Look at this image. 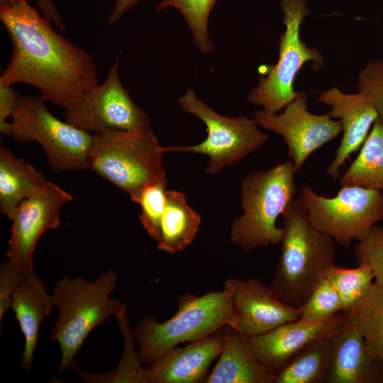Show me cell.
I'll list each match as a JSON object with an SVG mask.
<instances>
[{
    "instance_id": "ac0fdd59",
    "label": "cell",
    "mask_w": 383,
    "mask_h": 383,
    "mask_svg": "<svg viewBox=\"0 0 383 383\" xmlns=\"http://www.w3.org/2000/svg\"><path fill=\"white\" fill-rule=\"evenodd\" d=\"M331 340V360L326 382L383 383V362L371 354L365 339L344 321Z\"/></svg>"
},
{
    "instance_id": "1f68e13d",
    "label": "cell",
    "mask_w": 383,
    "mask_h": 383,
    "mask_svg": "<svg viewBox=\"0 0 383 383\" xmlns=\"http://www.w3.org/2000/svg\"><path fill=\"white\" fill-rule=\"evenodd\" d=\"M357 89L367 95L379 116L383 117V60H372L362 70Z\"/></svg>"
},
{
    "instance_id": "9c48e42d",
    "label": "cell",
    "mask_w": 383,
    "mask_h": 383,
    "mask_svg": "<svg viewBox=\"0 0 383 383\" xmlns=\"http://www.w3.org/2000/svg\"><path fill=\"white\" fill-rule=\"evenodd\" d=\"M286 30L279 39V58L257 86L248 94L249 102L263 107L269 113H276L285 108L301 92L294 89V82L298 72L304 65L313 62V70H320L324 64L321 52L308 46L300 37V27L309 13L306 0H281Z\"/></svg>"
},
{
    "instance_id": "4dcf8cb0",
    "label": "cell",
    "mask_w": 383,
    "mask_h": 383,
    "mask_svg": "<svg viewBox=\"0 0 383 383\" xmlns=\"http://www.w3.org/2000/svg\"><path fill=\"white\" fill-rule=\"evenodd\" d=\"M357 265L365 264L372 271L374 282L383 286V226L375 225L355 246Z\"/></svg>"
},
{
    "instance_id": "5bb4252c",
    "label": "cell",
    "mask_w": 383,
    "mask_h": 383,
    "mask_svg": "<svg viewBox=\"0 0 383 383\" xmlns=\"http://www.w3.org/2000/svg\"><path fill=\"white\" fill-rule=\"evenodd\" d=\"M223 287L231 292V316L228 326L247 338L263 334L301 316V309L282 302L270 285L257 278L245 280L229 277Z\"/></svg>"
},
{
    "instance_id": "d4e9b609",
    "label": "cell",
    "mask_w": 383,
    "mask_h": 383,
    "mask_svg": "<svg viewBox=\"0 0 383 383\" xmlns=\"http://www.w3.org/2000/svg\"><path fill=\"white\" fill-rule=\"evenodd\" d=\"M331 337L317 339L306 345L276 374L275 383L326 382L331 360Z\"/></svg>"
},
{
    "instance_id": "44dd1931",
    "label": "cell",
    "mask_w": 383,
    "mask_h": 383,
    "mask_svg": "<svg viewBox=\"0 0 383 383\" xmlns=\"http://www.w3.org/2000/svg\"><path fill=\"white\" fill-rule=\"evenodd\" d=\"M47 182L37 169L16 157L10 148H0V210L9 219L22 201Z\"/></svg>"
},
{
    "instance_id": "7c38bea8",
    "label": "cell",
    "mask_w": 383,
    "mask_h": 383,
    "mask_svg": "<svg viewBox=\"0 0 383 383\" xmlns=\"http://www.w3.org/2000/svg\"><path fill=\"white\" fill-rule=\"evenodd\" d=\"M71 194L48 182L16 209L11 218V230L6 251L7 263L25 276L33 271V253L40 236L60 225L62 206L71 201Z\"/></svg>"
},
{
    "instance_id": "7a4b0ae2",
    "label": "cell",
    "mask_w": 383,
    "mask_h": 383,
    "mask_svg": "<svg viewBox=\"0 0 383 383\" xmlns=\"http://www.w3.org/2000/svg\"><path fill=\"white\" fill-rule=\"evenodd\" d=\"M284 233L276 270L270 287L291 307L301 309L335 265V241L309 221L299 197L282 214Z\"/></svg>"
},
{
    "instance_id": "30bf717a",
    "label": "cell",
    "mask_w": 383,
    "mask_h": 383,
    "mask_svg": "<svg viewBox=\"0 0 383 383\" xmlns=\"http://www.w3.org/2000/svg\"><path fill=\"white\" fill-rule=\"evenodd\" d=\"M177 101L185 112L204 123L207 138L195 145L164 146V150L209 156L205 168L208 174H216L223 169L237 164L268 140V136L258 128L255 119L245 116L235 118L221 116L200 100L193 89H188Z\"/></svg>"
},
{
    "instance_id": "277c9868",
    "label": "cell",
    "mask_w": 383,
    "mask_h": 383,
    "mask_svg": "<svg viewBox=\"0 0 383 383\" xmlns=\"http://www.w3.org/2000/svg\"><path fill=\"white\" fill-rule=\"evenodd\" d=\"M165 153L150 126L135 131L104 129L92 134L88 169L132 200L150 184L167 183Z\"/></svg>"
},
{
    "instance_id": "3957f363",
    "label": "cell",
    "mask_w": 383,
    "mask_h": 383,
    "mask_svg": "<svg viewBox=\"0 0 383 383\" xmlns=\"http://www.w3.org/2000/svg\"><path fill=\"white\" fill-rule=\"evenodd\" d=\"M118 280L110 269L94 281L65 275L55 284L51 295L58 316L50 339L60 345L59 372L71 366L89 333L120 311L123 303L111 298Z\"/></svg>"
},
{
    "instance_id": "6da1fadb",
    "label": "cell",
    "mask_w": 383,
    "mask_h": 383,
    "mask_svg": "<svg viewBox=\"0 0 383 383\" xmlns=\"http://www.w3.org/2000/svg\"><path fill=\"white\" fill-rule=\"evenodd\" d=\"M0 20L12 45L0 84H30L65 110L99 84L91 55L56 32L27 0L0 6Z\"/></svg>"
},
{
    "instance_id": "cb8c5ba5",
    "label": "cell",
    "mask_w": 383,
    "mask_h": 383,
    "mask_svg": "<svg viewBox=\"0 0 383 383\" xmlns=\"http://www.w3.org/2000/svg\"><path fill=\"white\" fill-rule=\"evenodd\" d=\"M340 186L355 185L383 191V117L379 116L360 152L342 175Z\"/></svg>"
},
{
    "instance_id": "e0dca14e",
    "label": "cell",
    "mask_w": 383,
    "mask_h": 383,
    "mask_svg": "<svg viewBox=\"0 0 383 383\" xmlns=\"http://www.w3.org/2000/svg\"><path fill=\"white\" fill-rule=\"evenodd\" d=\"M225 327L184 347H174L145 369L146 383L205 382L208 370L218 357Z\"/></svg>"
},
{
    "instance_id": "8fae6325",
    "label": "cell",
    "mask_w": 383,
    "mask_h": 383,
    "mask_svg": "<svg viewBox=\"0 0 383 383\" xmlns=\"http://www.w3.org/2000/svg\"><path fill=\"white\" fill-rule=\"evenodd\" d=\"M121 52L102 84L65 110V120L87 132L113 128L135 131L151 123L148 114L133 100L118 74Z\"/></svg>"
},
{
    "instance_id": "4fadbf2b",
    "label": "cell",
    "mask_w": 383,
    "mask_h": 383,
    "mask_svg": "<svg viewBox=\"0 0 383 383\" xmlns=\"http://www.w3.org/2000/svg\"><path fill=\"white\" fill-rule=\"evenodd\" d=\"M254 119L258 126L282 137L296 172L310 155L343 131L341 122L333 120L328 113L316 115L309 111L304 92H301L282 113L257 110Z\"/></svg>"
},
{
    "instance_id": "83f0119b",
    "label": "cell",
    "mask_w": 383,
    "mask_h": 383,
    "mask_svg": "<svg viewBox=\"0 0 383 383\" xmlns=\"http://www.w3.org/2000/svg\"><path fill=\"white\" fill-rule=\"evenodd\" d=\"M326 276L340 296L343 312L355 306L374 282L372 270L365 264L357 265L354 268L342 267L335 264Z\"/></svg>"
},
{
    "instance_id": "d6986e66",
    "label": "cell",
    "mask_w": 383,
    "mask_h": 383,
    "mask_svg": "<svg viewBox=\"0 0 383 383\" xmlns=\"http://www.w3.org/2000/svg\"><path fill=\"white\" fill-rule=\"evenodd\" d=\"M54 307L52 295L35 272L25 277L13 296L11 309L25 340L19 365L26 372L33 367L40 325Z\"/></svg>"
},
{
    "instance_id": "e575fe53",
    "label": "cell",
    "mask_w": 383,
    "mask_h": 383,
    "mask_svg": "<svg viewBox=\"0 0 383 383\" xmlns=\"http://www.w3.org/2000/svg\"><path fill=\"white\" fill-rule=\"evenodd\" d=\"M35 2L38 9L48 21L54 23L61 32H67L66 26L52 0H35Z\"/></svg>"
},
{
    "instance_id": "ba28073f",
    "label": "cell",
    "mask_w": 383,
    "mask_h": 383,
    "mask_svg": "<svg viewBox=\"0 0 383 383\" xmlns=\"http://www.w3.org/2000/svg\"><path fill=\"white\" fill-rule=\"evenodd\" d=\"M299 197L311 223L347 249L383 221V191L343 185L336 196L327 197L304 185Z\"/></svg>"
},
{
    "instance_id": "f1b7e54d",
    "label": "cell",
    "mask_w": 383,
    "mask_h": 383,
    "mask_svg": "<svg viewBox=\"0 0 383 383\" xmlns=\"http://www.w3.org/2000/svg\"><path fill=\"white\" fill-rule=\"evenodd\" d=\"M165 182H155L143 187L132 199L141 208L140 223L150 237L155 242L160 236V223L166 204Z\"/></svg>"
},
{
    "instance_id": "f546056e",
    "label": "cell",
    "mask_w": 383,
    "mask_h": 383,
    "mask_svg": "<svg viewBox=\"0 0 383 383\" xmlns=\"http://www.w3.org/2000/svg\"><path fill=\"white\" fill-rule=\"evenodd\" d=\"M340 312H343L340 296L326 276L301 308V316L298 320L302 322L317 321Z\"/></svg>"
},
{
    "instance_id": "5b68a950",
    "label": "cell",
    "mask_w": 383,
    "mask_h": 383,
    "mask_svg": "<svg viewBox=\"0 0 383 383\" xmlns=\"http://www.w3.org/2000/svg\"><path fill=\"white\" fill-rule=\"evenodd\" d=\"M176 313L164 322L152 315L139 318L133 330L138 355L147 367L170 349L185 342L204 338L228 326L231 316V292L226 287L198 296L177 297Z\"/></svg>"
},
{
    "instance_id": "ffe728a7",
    "label": "cell",
    "mask_w": 383,
    "mask_h": 383,
    "mask_svg": "<svg viewBox=\"0 0 383 383\" xmlns=\"http://www.w3.org/2000/svg\"><path fill=\"white\" fill-rule=\"evenodd\" d=\"M276 375L266 371L255 358L247 338L228 326L221 352L206 383H275Z\"/></svg>"
},
{
    "instance_id": "d6a6232c",
    "label": "cell",
    "mask_w": 383,
    "mask_h": 383,
    "mask_svg": "<svg viewBox=\"0 0 383 383\" xmlns=\"http://www.w3.org/2000/svg\"><path fill=\"white\" fill-rule=\"evenodd\" d=\"M26 276L7 262L0 267V325L6 311L11 309L13 296Z\"/></svg>"
},
{
    "instance_id": "9a60e30c",
    "label": "cell",
    "mask_w": 383,
    "mask_h": 383,
    "mask_svg": "<svg viewBox=\"0 0 383 383\" xmlns=\"http://www.w3.org/2000/svg\"><path fill=\"white\" fill-rule=\"evenodd\" d=\"M343 321V312L317 321L302 322L297 320L250 338L249 340L258 362L266 371L276 375L309 343L331 337Z\"/></svg>"
},
{
    "instance_id": "484cf974",
    "label": "cell",
    "mask_w": 383,
    "mask_h": 383,
    "mask_svg": "<svg viewBox=\"0 0 383 383\" xmlns=\"http://www.w3.org/2000/svg\"><path fill=\"white\" fill-rule=\"evenodd\" d=\"M116 317L124 340L123 357L116 370L105 375L88 374L79 368L74 361L70 367L87 382L146 383L145 369L143 367L138 352L135 350L133 332L128 326L124 304Z\"/></svg>"
},
{
    "instance_id": "836d02e7",
    "label": "cell",
    "mask_w": 383,
    "mask_h": 383,
    "mask_svg": "<svg viewBox=\"0 0 383 383\" xmlns=\"http://www.w3.org/2000/svg\"><path fill=\"white\" fill-rule=\"evenodd\" d=\"M21 96L11 86L0 84V131L1 134L8 135L9 122L13 111Z\"/></svg>"
},
{
    "instance_id": "4316f807",
    "label": "cell",
    "mask_w": 383,
    "mask_h": 383,
    "mask_svg": "<svg viewBox=\"0 0 383 383\" xmlns=\"http://www.w3.org/2000/svg\"><path fill=\"white\" fill-rule=\"evenodd\" d=\"M217 0H162L156 6L160 13L166 9H177L190 29L198 49L204 53L213 48L209 34L210 13Z\"/></svg>"
},
{
    "instance_id": "2e32d148",
    "label": "cell",
    "mask_w": 383,
    "mask_h": 383,
    "mask_svg": "<svg viewBox=\"0 0 383 383\" xmlns=\"http://www.w3.org/2000/svg\"><path fill=\"white\" fill-rule=\"evenodd\" d=\"M318 101L330 106L328 113L332 118H339L342 124L341 142L326 169L335 181L345 160L363 144L379 114L367 95L360 91L348 94L335 87L322 91Z\"/></svg>"
},
{
    "instance_id": "52a82bcc",
    "label": "cell",
    "mask_w": 383,
    "mask_h": 383,
    "mask_svg": "<svg viewBox=\"0 0 383 383\" xmlns=\"http://www.w3.org/2000/svg\"><path fill=\"white\" fill-rule=\"evenodd\" d=\"M40 95L21 96L13 111L8 135L43 148L53 172L88 169L90 133L53 116Z\"/></svg>"
},
{
    "instance_id": "d590c367",
    "label": "cell",
    "mask_w": 383,
    "mask_h": 383,
    "mask_svg": "<svg viewBox=\"0 0 383 383\" xmlns=\"http://www.w3.org/2000/svg\"><path fill=\"white\" fill-rule=\"evenodd\" d=\"M141 1L116 0L113 9L107 18V23L113 24L118 22L127 11L134 8Z\"/></svg>"
},
{
    "instance_id": "603a6c76",
    "label": "cell",
    "mask_w": 383,
    "mask_h": 383,
    "mask_svg": "<svg viewBox=\"0 0 383 383\" xmlns=\"http://www.w3.org/2000/svg\"><path fill=\"white\" fill-rule=\"evenodd\" d=\"M343 314L344 322L365 339L371 354L383 362V286L374 282L366 295Z\"/></svg>"
},
{
    "instance_id": "8d00e7d4",
    "label": "cell",
    "mask_w": 383,
    "mask_h": 383,
    "mask_svg": "<svg viewBox=\"0 0 383 383\" xmlns=\"http://www.w3.org/2000/svg\"><path fill=\"white\" fill-rule=\"evenodd\" d=\"M18 1V0H0V6H11L16 4Z\"/></svg>"
},
{
    "instance_id": "7402d4cb",
    "label": "cell",
    "mask_w": 383,
    "mask_h": 383,
    "mask_svg": "<svg viewBox=\"0 0 383 383\" xmlns=\"http://www.w3.org/2000/svg\"><path fill=\"white\" fill-rule=\"evenodd\" d=\"M201 223L199 214L188 205L182 192L167 189L157 249L171 254L183 250L193 242Z\"/></svg>"
},
{
    "instance_id": "8992f818",
    "label": "cell",
    "mask_w": 383,
    "mask_h": 383,
    "mask_svg": "<svg viewBox=\"0 0 383 383\" xmlns=\"http://www.w3.org/2000/svg\"><path fill=\"white\" fill-rule=\"evenodd\" d=\"M295 173L289 160L251 173L241 180L243 214L231 224L232 243L245 252L280 244L284 230L276 222L295 198Z\"/></svg>"
}]
</instances>
